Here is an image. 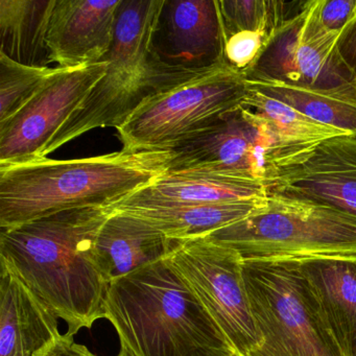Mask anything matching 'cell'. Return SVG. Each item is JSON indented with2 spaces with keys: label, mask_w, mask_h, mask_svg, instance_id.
Listing matches in <instances>:
<instances>
[{
  "label": "cell",
  "mask_w": 356,
  "mask_h": 356,
  "mask_svg": "<svg viewBox=\"0 0 356 356\" xmlns=\"http://www.w3.org/2000/svg\"><path fill=\"white\" fill-rule=\"evenodd\" d=\"M270 189L260 183L205 172H168L112 205H207L264 199Z\"/></svg>",
  "instance_id": "17"
},
{
  "label": "cell",
  "mask_w": 356,
  "mask_h": 356,
  "mask_svg": "<svg viewBox=\"0 0 356 356\" xmlns=\"http://www.w3.org/2000/svg\"><path fill=\"white\" fill-rule=\"evenodd\" d=\"M207 310L236 356H251L262 337L254 320L241 255L207 237L178 241L168 257Z\"/></svg>",
  "instance_id": "10"
},
{
  "label": "cell",
  "mask_w": 356,
  "mask_h": 356,
  "mask_svg": "<svg viewBox=\"0 0 356 356\" xmlns=\"http://www.w3.org/2000/svg\"><path fill=\"white\" fill-rule=\"evenodd\" d=\"M356 356V355H355Z\"/></svg>",
  "instance_id": "30"
},
{
  "label": "cell",
  "mask_w": 356,
  "mask_h": 356,
  "mask_svg": "<svg viewBox=\"0 0 356 356\" xmlns=\"http://www.w3.org/2000/svg\"><path fill=\"white\" fill-rule=\"evenodd\" d=\"M206 237L243 260L356 256V218L278 193H268L262 207Z\"/></svg>",
  "instance_id": "6"
},
{
  "label": "cell",
  "mask_w": 356,
  "mask_h": 356,
  "mask_svg": "<svg viewBox=\"0 0 356 356\" xmlns=\"http://www.w3.org/2000/svg\"><path fill=\"white\" fill-rule=\"evenodd\" d=\"M321 26L331 33L341 34L356 14V0H316Z\"/></svg>",
  "instance_id": "25"
},
{
  "label": "cell",
  "mask_w": 356,
  "mask_h": 356,
  "mask_svg": "<svg viewBox=\"0 0 356 356\" xmlns=\"http://www.w3.org/2000/svg\"><path fill=\"white\" fill-rule=\"evenodd\" d=\"M262 343L251 356H347L295 259L243 260Z\"/></svg>",
  "instance_id": "5"
},
{
  "label": "cell",
  "mask_w": 356,
  "mask_h": 356,
  "mask_svg": "<svg viewBox=\"0 0 356 356\" xmlns=\"http://www.w3.org/2000/svg\"><path fill=\"white\" fill-rule=\"evenodd\" d=\"M266 39L259 33L241 32L226 39L225 61L236 72L243 74L254 63Z\"/></svg>",
  "instance_id": "24"
},
{
  "label": "cell",
  "mask_w": 356,
  "mask_h": 356,
  "mask_svg": "<svg viewBox=\"0 0 356 356\" xmlns=\"http://www.w3.org/2000/svg\"><path fill=\"white\" fill-rule=\"evenodd\" d=\"M118 356H136L134 353L130 351L126 346L122 345L120 348V354Z\"/></svg>",
  "instance_id": "28"
},
{
  "label": "cell",
  "mask_w": 356,
  "mask_h": 356,
  "mask_svg": "<svg viewBox=\"0 0 356 356\" xmlns=\"http://www.w3.org/2000/svg\"><path fill=\"white\" fill-rule=\"evenodd\" d=\"M216 356H236L234 353H224V354H220V355Z\"/></svg>",
  "instance_id": "29"
},
{
  "label": "cell",
  "mask_w": 356,
  "mask_h": 356,
  "mask_svg": "<svg viewBox=\"0 0 356 356\" xmlns=\"http://www.w3.org/2000/svg\"><path fill=\"white\" fill-rule=\"evenodd\" d=\"M104 310L120 343L136 356L233 353L168 258L110 283Z\"/></svg>",
  "instance_id": "3"
},
{
  "label": "cell",
  "mask_w": 356,
  "mask_h": 356,
  "mask_svg": "<svg viewBox=\"0 0 356 356\" xmlns=\"http://www.w3.org/2000/svg\"><path fill=\"white\" fill-rule=\"evenodd\" d=\"M268 193L322 204L356 218V136L323 141Z\"/></svg>",
  "instance_id": "13"
},
{
  "label": "cell",
  "mask_w": 356,
  "mask_h": 356,
  "mask_svg": "<svg viewBox=\"0 0 356 356\" xmlns=\"http://www.w3.org/2000/svg\"><path fill=\"white\" fill-rule=\"evenodd\" d=\"M111 206L57 212L1 230V268L17 277L74 337L105 318L108 284L95 260V243Z\"/></svg>",
  "instance_id": "1"
},
{
  "label": "cell",
  "mask_w": 356,
  "mask_h": 356,
  "mask_svg": "<svg viewBox=\"0 0 356 356\" xmlns=\"http://www.w3.org/2000/svg\"><path fill=\"white\" fill-rule=\"evenodd\" d=\"M337 51L356 82V14L341 32L337 42Z\"/></svg>",
  "instance_id": "26"
},
{
  "label": "cell",
  "mask_w": 356,
  "mask_h": 356,
  "mask_svg": "<svg viewBox=\"0 0 356 356\" xmlns=\"http://www.w3.org/2000/svg\"><path fill=\"white\" fill-rule=\"evenodd\" d=\"M248 92L243 74L220 64L143 102L116 129L122 149L170 151L243 107Z\"/></svg>",
  "instance_id": "8"
},
{
  "label": "cell",
  "mask_w": 356,
  "mask_h": 356,
  "mask_svg": "<svg viewBox=\"0 0 356 356\" xmlns=\"http://www.w3.org/2000/svg\"><path fill=\"white\" fill-rule=\"evenodd\" d=\"M108 66L104 60L74 70L55 68L32 99L0 124V166L44 159L51 139L105 76Z\"/></svg>",
  "instance_id": "11"
},
{
  "label": "cell",
  "mask_w": 356,
  "mask_h": 356,
  "mask_svg": "<svg viewBox=\"0 0 356 356\" xmlns=\"http://www.w3.org/2000/svg\"><path fill=\"white\" fill-rule=\"evenodd\" d=\"M44 356H97L85 346L74 343L72 337L64 334Z\"/></svg>",
  "instance_id": "27"
},
{
  "label": "cell",
  "mask_w": 356,
  "mask_h": 356,
  "mask_svg": "<svg viewBox=\"0 0 356 356\" xmlns=\"http://www.w3.org/2000/svg\"><path fill=\"white\" fill-rule=\"evenodd\" d=\"M316 145L289 138L272 122L243 106L170 149L172 158L168 172L220 175L260 183L270 189Z\"/></svg>",
  "instance_id": "7"
},
{
  "label": "cell",
  "mask_w": 356,
  "mask_h": 356,
  "mask_svg": "<svg viewBox=\"0 0 356 356\" xmlns=\"http://www.w3.org/2000/svg\"><path fill=\"white\" fill-rule=\"evenodd\" d=\"M347 356L356 355V256L295 259Z\"/></svg>",
  "instance_id": "18"
},
{
  "label": "cell",
  "mask_w": 356,
  "mask_h": 356,
  "mask_svg": "<svg viewBox=\"0 0 356 356\" xmlns=\"http://www.w3.org/2000/svg\"><path fill=\"white\" fill-rule=\"evenodd\" d=\"M55 68L22 65L0 55V124L20 111Z\"/></svg>",
  "instance_id": "23"
},
{
  "label": "cell",
  "mask_w": 356,
  "mask_h": 356,
  "mask_svg": "<svg viewBox=\"0 0 356 356\" xmlns=\"http://www.w3.org/2000/svg\"><path fill=\"white\" fill-rule=\"evenodd\" d=\"M172 158V151L122 149L0 166L1 230L65 210L114 205L164 174Z\"/></svg>",
  "instance_id": "2"
},
{
  "label": "cell",
  "mask_w": 356,
  "mask_h": 356,
  "mask_svg": "<svg viewBox=\"0 0 356 356\" xmlns=\"http://www.w3.org/2000/svg\"><path fill=\"white\" fill-rule=\"evenodd\" d=\"M177 243L145 220L113 210L97 235L95 260L110 284L135 270L166 259Z\"/></svg>",
  "instance_id": "16"
},
{
  "label": "cell",
  "mask_w": 356,
  "mask_h": 356,
  "mask_svg": "<svg viewBox=\"0 0 356 356\" xmlns=\"http://www.w3.org/2000/svg\"><path fill=\"white\" fill-rule=\"evenodd\" d=\"M339 36L321 26L316 0H308L301 13L273 35L243 78L356 102V82L337 51Z\"/></svg>",
  "instance_id": "9"
},
{
  "label": "cell",
  "mask_w": 356,
  "mask_h": 356,
  "mask_svg": "<svg viewBox=\"0 0 356 356\" xmlns=\"http://www.w3.org/2000/svg\"><path fill=\"white\" fill-rule=\"evenodd\" d=\"M122 0H57L47 44L51 62L74 70L104 61L115 37Z\"/></svg>",
  "instance_id": "14"
},
{
  "label": "cell",
  "mask_w": 356,
  "mask_h": 356,
  "mask_svg": "<svg viewBox=\"0 0 356 356\" xmlns=\"http://www.w3.org/2000/svg\"><path fill=\"white\" fill-rule=\"evenodd\" d=\"M57 0H0V55L26 66L47 67L49 22Z\"/></svg>",
  "instance_id": "20"
},
{
  "label": "cell",
  "mask_w": 356,
  "mask_h": 356,
  "mask_svg": "<svg viewBox=\"0 0 356 356\" xmlns=\"http://www.w3.org/2000/svg\"><path fill=\"white\" fill-rule=\"evenodd\" d=\"M218 0H164L153 51L166 67L200 76L226 63Z\"/></svg>",
  "instance_id": "12"
},
{
  "label": "cell",
  "mask_w": 356,
  "mask_h": 356,
  "mask_svg": "<svg viewBox=\"0 0 356 356\" xmlns=\"http://www.w3.org/2000/svg\"><path fill=\"white\" fill-rule=\"evenodd\" d=\"M164 0H122L107 72L43 153L104 127L120 128L149 97L197 76L166 67L154 55L153 35Z\"/></svg>",
  "instance_id": "4"
},
{
  "label": "cell",
  "mask_w": 356,
  "mask_h": 356,
  "mask_svg": "<svg viewBox=\"0 0 356 356\" xmlns=\"http://www.w3.org/2000/svg\"><path fill=\"white\" fill-rule=\"evenodd\" d=\"M250 88L282 102L318 124L356 136V102L280 83L248 82Z\"/></svg>",
  "instance_id": "21"
},
{
  "label": "cell",
  "mask_w": 356,
  "mask_h": 356,
  "mask_svg": "<svg viewBox=\"0 0 356 356\" xmlns=\"http://www.w3.org/2000/svg\"><path fill=\"white\" fill-rule=\"evenodd\" d=\"M266 199L268 197L207 205L130 206L112 209L145 220L172 241H185L207 236L243 220L262 207Z\"/></svg>",
  "instance_id": "19"
},
{
  "label": "cell",
  "mask_w": 356,
  "mask_h": 356,
  "mask_svg": "<svg viewBox=\"0 0 356 356\" xmlns=\"http://www.w3.org/2000/svg\"><path fill=\"white\" fill-rule=\"evenodd\" d=\"M243 107L266 118L289 138L300 143L318 145L328 139L348 135L343 131L318 124L291 106L258 92L250 87L243 102Z\"/></svg>",
  "instance_id": "22"
},
{
  "label": "cell",
  "mask_w": 356,
  "mask_h": 356,
  "mask_svg": "<svg viewBox=\"0 0 356 356\" xmlns=\"http://www.w3.org/2000/svg\"><path fill=\"white\" fill-rule=\"evenodd\" d=\"M62 337L57 316L1 268L0 356H44Z\"/></svg>",
  "instance_id": "15"
}]
</instances>
